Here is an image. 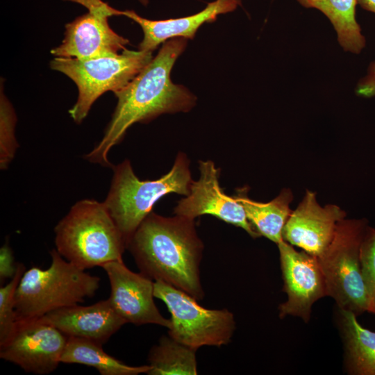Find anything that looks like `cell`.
Segmentation results:
<instances>
[{"mask_svg": "<svg viewBox=\"0 0 375 375\" xmlns=\"http://www.w3.org/2000/svg\"><path fill=\"white\" fill-rule=\"evenodd\" d=\"M187 39L175 38L164 42L151 61L123 89L114 92L117 103L104 135L85 158L112 167L108 156L136 122H148L165 113L186 112L196 104V97L171 79L172 67L184 51Z\"/></svg>", "mask_w": 375, "mask_h": 375, "instance_id": "1", "label": "cell"}, {"mask_svg": "<svg viewBox=\"0 0 375 375\" xmlns=\"http://www.w3.org/2000/svg\"><path fill=\"white\" fill-rule=\"evenodd\" d=\"M126 249L145 276L181 290L197 301L203 298L199 271L203 244L194 219L177 215L163 217L152 211Z\"/></svg>", "mask_w": 375, "mask_h": 375, "instance_id": "2", "label": "cell"}, {"mask_svg": "<svg viewBox=\"0 0 375 375\" xmlns=\"http://www.w3.org/2000/svg\"><path fill=\"white\" fill-rule=\"evenodd\" d=\"M112 168L110 188L103 203L122 235L126 247L158 200L171 193L183 196L190 193L192 181L190 160L182 152L176 156L170 171L156 180H140L128 160Z\"/></svg>", "mask_w": 375, "mask_h": 375, "instance_id": "3", "label": "cell"}, {"mask_svg": "<svg viewBox=\"0 0 375 375\" xmlns=\"http://www.w3.org/2000/svg\"><path fill=\"white\" fill-rule=\"evenodd\" d=\"M55 243L67 260L83 269L122 260L126 245L104 203H76L56 225Z\"/></svg>", "mask_w": 375, "mask_h": 375, "instance_id": "4", "label": "cell"}, {"mask_svg": "<svg viewBox=\"0 0 375 375\" xmlns=\"http://www.w3.org/2000/svg\"><path fill=\"white\" fill-rule=\"evenodd\" d=\"M50 266L25 271L15 291L17 321L40 318L55 310L84 302L94 296L100 278L67 260L52 249Z\"/></svg>", "mask_w": 375, "mask_h": 375, "instance_id": "5", "label": "cell"}, {"mask_svg": "<svg viewBox=\"0 0 375 375\" xmlns=\"http://www.w3.org/2000/svg\"><path fill=\"white\" fill-rule=\"evenodd\" d=\"M152 59V52L125 49L116 55L88 60L56 57L50 67L76 85L78 99L69 113L76 123L81 124L101 95L125 88Z\"/></svg>", "mask_w": 375, "mask_h": 375, "instance_id": "6", "label": "cell"}, {"mask_svg": "<svg viewBox=\"0 0 375 375\" xmlns=\"http://www.w3.org/2000/svg\"><path fill=\"white\" fill-rule=\"evenodd\" d=\"M367 226L365 219H343L331 242L318 257L327 296L335 300L340 310L356 316L367 309L360 263V244Z\"/></svg>", "mask_w": 375, "mask_h": 375, "instance_id": "7", "label": "cell"}, {"mask_svg": "<svg viewBox=\"0 0 375 375\" xmlns=\"http://www.w3.org/2000/svg\"><path fill=\"white\" fill-rule=\"evenodd\" d=\"M153 286L154 297L162 301L171 314L169 337L196 350L231 341L235 328L231 312L205 308L188 293L160 281H154Z\"/></svg>", "mask_w": 375, "mask_h": 375, "instance_id": "8", "label": "cell"}, {"mask_svg": "<svg viewBox=\"0 0 375 375\" xmlns=\"http://www.w3.org/2000/svg\"><path fill=\"white\" fill-rule=\"evenodd\" d=\"M81 4L88 12L65 26L62 43L51 51L56 57L88 60L118 54L126 49L128 40L110 26L108 18L117 9L101 0H63Z\"/></svg>", "mask_w": 375, "mask_h": 375, "instance_id": "9", "label": "cell"}, {"mask_svg": "<svg viewBox=\"0 0 375 375\" xmlns=\"http://www.w3.org/2000/svg\"><path fill=\"white\" fill-rule=\"evenodd\" d=\"M68 337L41 318L17 321L10 338L0 346V358L26 372L48 374L60 362Z\"/></svg>", "mask_w": 375, "mask_h": 375, "instance_id": "10", "label": "cell"}, {"mask_svg": "<svg viewBox=\"0 0 375 375\" xmlns=\"http://www.w3.org/2000/svg\"><path fill=\"white\" fill-rule=\"evenodd\" d=\"M288 299L279 307V316L301 317L308 322L312 304L327 296L326 285L317 256L298 251L285 240L277 244Z\"/></svg>", "mask_w": 375, "mask_h": 375, "instance_id": "11", "label": "cell"}, {"mask_svg": "<svg viewBox=\"0 0 375 375\" xmlns=\"http://www.w3.org/2000/svg\"><path fill=\"white\" fill-rule=\"evenodd\" d=\"M200 176L192 181L190 193L181 199L174 213L194 219L210 215L244 229L253 238L260 233L250 223L242 204L236 198L226 195L219 183V169L212 160H199Z\"/></svg>", "mask_w": 375, "mask_h": 375, "instance_id": "12", "label": "cell"}, {"mask_svg": "<svg viewBox=\"0 0 375 375\" xmlns=\"http://www.w3.org/2000/svg\"><path fill=\"white\" fill-rule=\"evenodd\" d=\"M101 267L110 284L108 300L126 323L171 327V320L160 314L154 303V281L151 278L142 272H132L123 260L108 262Z\"/></svg>", "mask_w": 375, "mask_h": 375, "instance_id": "13", "label": "cell"}, {"mask_svg": "<svg viewBox=\"0 0 375 375\" xmlns=\"http://www.w3.org/2000/svg\"><path fill=\"white\" fill-rule=\"evenodd\" d=\"M345 217V212L338 206H322L316 193L306 190L283 228V240L319 257L331 242L338 224Z\"/></svg>", "mask_w": 375, "mask_h": 375, "instance_id": "14", "label": "cell"}, {"mask_svg": "<svg viewBox=\"0 0 375 375\" xmlns=\"http://www.w3.org/2000/svg\"><path fill=\"white\" fill-rule=\"evenodd\" d=\"M40 318L67 337L85 338L102 345L126 323L108 299L86 306L76 304L59 308Z\"/></svg>", "mask_w": 375, "mask_h": 375, "instance_id": "15", "label": "cell"}, {"mask_svg": "<svg viewBox=\"0 0 375 375\" xmlns=\"http://www.w3.org/2000/svg\"><path fill=\"white\" fill-rule=\"evenodd\" d=\"M240 3V0H216L194 15L163 20L146 19L131 10H119L118 15L126 16L140 25L143 39L139 50L153 52L160 44L172 38L193 39L202 24L215 21L219 15L233 11Z\"/></svg>", "mask_w": 375, "mask_h": 375, "instance_id": "16", "label": "cell"}, {"mask_svg": "<svg viewBox=\"0 0 375 375\" xmlns=\"http://www.w3.org/2000/svg\"><path fill=\"white\" fill-rule=\"evenodd\" d=\"M247 188L238 190L235 196L243 206L247 219L260 235L278 244L283 240V228L292 210L290 205L293 194L289 189H283L270 201L262 203L251 199Z\"/></svg>", "mask_w": 375, "mask_h": 375, "instance_id": "17", "label": "cell"}, {"mask_svg": "<svg viewBox=\"0 0 375 375\" xmlns=\"http://www.w3.org/2000/svg\"><path fill=\"white\" fill-rule=\"evenodd\" d=\"M103 345L93 340L68 337L60 362L81 364L95 368L101 375H138L147 374L150 365L130 366L106 353Z\"/></svg>", "mask_w": 375, "mask_h": 375, "instance_id": "18", "label": "cell"}, {"mask_svg": "<svg viewBox=\"0 0 375 375\" xmlns=\"http://www.w3.org/2000/svg\"><path fill=\"white\" fill-rule=\"evenodd\" d=\"M303 7L323 12L331 21L343 49L359 53L365 46V39L356 19L357 0H297Z\"/></svg>", "mask_w": 375, "mask_h": 375, "instance_id": "19", "label": "cell"}, {"mask_svg": "<svg viewBox=\"0 0 375 375\" xmlns=\"http://www.w3.org/2000/svg\"><path fill=\"white\" fill-rule=\"evenodd\" d=\"M340 311L349 372L375 375V331L362 327L351 311Z\"/></svg>", "mask_w": 375, "mask_h": 375, "instance_id": "20", "label": "cell"}, {"mask_svg": "<svg viewBox=\"0 0 375 375\" xmlns=\"http://www.w3.org/2000/svg\"><path fill=\"white\" fill-rule=\"evenodd\" d=\"M196 349L163 336L149 354V375L197 374Z\"/></svg>", "mask_w": 375, "mask_h": 375, "instance_id": "21", "label": "cell"}, {"mask_svg": "<svg viewBox=\"0 0 375 375\" xmlns=\"http://www.w3.org/2000/svg\"><path fill=\"white\" fill-rule=\"evenodd\" d=\"M24 272V265L19 263L15 276L0 288V346L10 338L17 326L15 294Z\"/></svg>", "mask_w": 375, "mask_h": 375, "instance_id": "22", "label": "cell"}, {"mask_svg": "<svg viewBox=\"0 0 375 375\" xmlns=\"http://www.w3.org/2000/svg\"><path fill=\"white\" fill-rule=\"evenodd\" d=\"M16 121L14 109L1 90L0 98V167L1 169L8 168L19 147L15 136Z\"/></svg>", "mask_w": 375, "mask_h": 375, "instance_id": "23", "label": "cell"}, {"mask_svg": "<svg viewBox=\"0 0 375 375\" xmlns=\"http://www.w3.org/2000/svg\"><path fill=\"white\" fill-rule=\"evenodd\" d=\"M360 263L367 297V311L375 314V228L369 226L360 244Z\"/></svg>", "mask_w": 375, "mask_h": 375, "instance_id": "24", "label": "cell"}, {"mask_svg": "<svg viewBox=\"0 0 375 375\" xmlns=\"http://www.w3.org/2000/svg\"><path fill=\"white\" fill-rule=\"evenodd\" d=\"M11 248L6 242L0 249V280L1 283L7 278H12L18 269Z\"/></svg>", "mask_w": 375, "mask_h": 375, "instance_id": "25", "label": "cell"}, {"mask_svg": "<svg viewBox=\"0 0 375 375\" xmlns=\"http://www.w3.org/2000/svg\"><path fill=\"white\" fill-rule=\"evenodd\" d=\"M356 92L364 97L375 96V61L369 65L367 75L358 82Z\"/></svg>", "mask_w": 375, "mask_h": 375, "instance_id": "26", "label": "cell"}, {"mask_svg": "<svg viewBox=\"0 0 375 375\" xmlns=\"http://www.w3.org/2000/svg\"><path fill=\"white\" fill-rule=\"evenodd\" d=\"M357 1L363 9L375 13V0H357Z\"/></svg>", "mask_w": 375, "mask_h": 375, "instance_id": "27", "label": "cell"}, {"mask_svg": "<svg viewBox=\"0 0 375 375\" xmlns=\"http://www.w3.org/2000/svg\"><path fill=\"white\" fill-rule=\"evenodd\" d=\"M140 2L142 4V5H147L148 3H149V0H139Z\"/></svg>", "mask_w": 375, "mask_h": 375, "instance_id": "28", "label": "cell"}]
</instances>
